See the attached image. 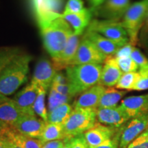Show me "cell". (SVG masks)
Masks as SVG:
<instances>
[{
    "label": "cell",
    "mask_w": 148,
    "mask_h": 148,
    "mask_svg": "<svg viewBox=\"0 0 148 148\" xmlns=\"http://www.w3.org/2000/svg\"><path fill=\"white\" fill-rule=\"evenodd\" d=\"M38 27L46 50L52 60L59 58L73 34L71 26L61 14L51 21L39 24Z\"/></svg>",
    "instance_id": "cell-1"
},
{
    "label": "cell",
    "mask_w": 148,
    "mask_h": 148,
    "mask_svg": "<svg viewBox=\"0 0 148 148\" xmlns=\"http://www.w3.org/2000/svg\"><path fill=\"white\" fill-rule=\"evenodd\" d=\"M32 56L21 53L12 59L0 73V94L12 95L27 81Z\"/></svg>",
    "instance_id": "cell-2"
},
{
    "label": "cell",
    "mask_w": 148,
    "mask_h": 148,
    "mask_svg": "<svg viewBox=\"0 0 148 148\" xmlns=\"http://www.w3.org/2000/svg\"><path fill=\"white\" fill-rule=\"evenodd\" d=\"M102 65L84 64L66 68V76L73 97L99 84Z\"/></svg>",
    "instance_id": "cell-3"
},
{
    "label": "cell",
    "mask_w": 148,
    "mask_h": 148,
    "mask_svg": "<svg viewBox=\"0 0 148 148\" xmlns=\"http://www.w3.org/2000/svg\"><path fill=\"white\" fill-rule=\"evenodd\" d=\"M148 12V0H140L131 4L123 17L121 23L132 45L139 42V34Z\"/></svg>",
    "instance_id": "cell-4"
},
{
    "label": "cell",
    "mask_w": 148,
    "mask_h": 148,
    "mask_svg": "<svg viewBox=\"0 0 148 148\" xmlns=\"http://www.w3.org/2000/svg\"><path fill=\"white\" fill-rule=\"evenodd\" d=\"M96 121V109H73L63 125L65 138L84 134L95 125Z\"/></svg>",
    "instance_id": "cell-5"
},
{
    "label": "cell",
    "mask_w": 148,
    "mask_h": 148,
    "mask_svg": "<svg viewBox=\"0 0 148 148\" xmlns=\"http://www.w3.org/2000/svg\"><path fill=\"white\" fill-rule=\"evenodd\" d=\"M86 30L99 33L121 45L129 42V38L121 21L114 20H91Z\"/></svg>",
    "instance_id": "cell-6"
},
{
    "label": "cell",
    "mask_w": 148,
    "mask_h": 148,
    "mask_svg": "<svg viewBox=\"0 0 148 148\" xmlns=\"http://www.w3.org/2000/svg\"><path fill=\"white\" fill-rule=\"evenodd\" d=\"M148 129V112L130 119L120 127L119 148H127L133 140Z\"/></svg>",
    "instance_id": "cell-7"
},
{
    "label": "cell",
    "mask_w": 148,
    "mask_h": 148,
    "mask_svg": "<svg viewBox=\"0 0 148 148\" xmlns=\"http://www.w3.org/2000/svg\"><path fill=\"white\" fill-rule=\"evenodd\" d=\"M107 56L103 53L87 37L82 36L78 49L71 66L84 64H99L104 62Z\"/></svg>",
    "instance_id": "cell-8"
},
{
    "label": "cell",
    "mask_w": 148,
    "mask_h": 148,
    "mask_svg": "<svg viewBox=\"0 0 148 148\" xmlns=\"http://www.w3.org/2000/svg\"><path fill=\"white\" fill-rule=\"evenodd\" d=\"M38 25L60 16L64 0H31Z\"/></svg>",
    "instance_id": "cell-9"
},
{
    "label": "cell",
    "mask_w": 148,
    "mask_h": 148,
    "mask_svg": "<svg viewBox=\"0 0 148 148\" xmlns=\"http://www.w3.org/2000/svg\"><path fill=\"white\" fill-rule=\"evenodd\" d=\"M96 116L99 123L115 128L123 126L130 119L120 105L112 108H97Z\"/></svg>",
    "instance_id": "cell-10"
},
{
    "label": "cell",
    "mask_w": 148,
    "mask_h": 148,
    "mask_svg": "<svg viewBox=\"0 0 148 148\" xmlns=\"http://www.w3.org/2000/svg\"><path fill=\"white\" fill-rule=\"evenodd\" d=\"M46 122L36 115H24L11 126L16 132L29 137L38 138L43 132Z\"/></svg>",
    "instance_id": "cell-11"
},
{
    "label": "cell",
    "mask_w": 148,
    "mask_h": 148,
    "mask_svg": "<svg viewBox=\"0 0 148 148\" xmlns=\"http://www.w3.org/2000/svg\"><path fill=\"white\" fill-rule=\"evenodd\" d=\"M130 0H105L101 5L94 9L98 16L106 20L119 21L130 6Z\"/></svg>",
    "instance_id": "cell-12"
},
{
    "label": "cell",
    "mask_w": 148,
    "mask_h": 148,
    "mask_svg": "<svg viewBox=\"0 0 148 148\" xmlns=\"http://www.w3.org/2000/svg\"><path fill=\"white\" fill-rule=\"evenodd\" d=\"M38 94V86L31 82L21 90L16 92L12 98L18 108L27 115H35L34 104Z\"/></svg>",
    "instance_id": "cell-13"
},
{
    "label": "cell",
    "mask_w": 148,
    "mask_h": 148,
    "mask_svg": "<svg viewBox=\"0 0 148 148\" xmlns=\"http://www.w3.org/2000/svg\"><path fill=\"white\" fill-rule=\"evenodd\" d=\"M57 72L50 61L42 58L37 62L31 82L47 90L51 87Z\"/></svg>",
    "instance_id": "cell-14"
},
{
    "label": "cell",
    "mask_w": 148,
    "mask_h": 148,
    "mask_svg": "<svg viewBox=\"0 0 148 148\" xmlns=\"http://www.w3.org/2000/svg\"><path fill=\"white\" fill-rule=\"evenodd\" d=\"M119 128L103 125L98 122L83 134L88 147H95L112 138L117 132Z\"/></svg>",
    "instance_id": "cell-15"
},
{
    "label": "cell",
    "mask_w": 148,
    "mask_h": 148,
    "mask_svg": "<svg viewBox=\"0 0 148 148\" xmlns=\"http://www.w3.org/2000/svg\"><path fill=\"white\" fill-rule=\"evenodd\" d=\"M123 74L115 57L113 56H107L103 62L99 84L105 87H113L116 86Z\"/></svg>",
    "instance_id": "cell-16"
},
{
    "label": "cell",
    "mask_w": 148,
    "mask_h": 148,
    "mask_svg": "<svg viewBox=\"0 0 148 148\" xmlns=\"http://www.w3.org/2000/svg\"><path fill=\"white\" fill-rule=\"evenodd\" d=\"M105 90V86L98 84L83 92L78 99L74 102L73 109H97Z\"/></svg>",
    "instance_id": "cell-17"
},
{
    "label": "cell",
    "mask_w": 148,
    "mask_h": 148,
    "mask_svg": "<svg viewBox=\"0 0 148 148\" xmlns=\"http://www.w3.org/2000/svg\"><path fill=\"white\" fill-rule=\"evenodd\" d=\"M27 115L16 106L14 100L0 94V120L12 126L20 118Z\"/></svg>",
    "instance_id": "cell-18"
},
{
    "label": "cell",
    "mask_w": 148,
    "mask_h": 148,
    "mask_svg": "<svg viewBox=\"0 0 148 148\" xmlns=\"http://www.w3.org/2000/svg\"><path fill=\"white\" fill-rule=\"evenodd\" d=\"M120 106L130 119L148 112V93L130 96L121 101Z\"/></svg>",
    "instance_id": "cell-19"
},
{
    "label": "cell",
    "mask_w": 148,
    "mask_h": 148,
    "mask_svg": "<svg viewBox=\"0 0 148 148\" xmlns=\"http://www.w3.org/2000/svg\"><path fill=\"white\" fill-rule=\"evenodd\" d=\"M79 42V36H77L73 33L69 38L60 56L52 60L53 65L57 71L64 69H66L68 66H71L72 61L76 54Z\"/></svg>",
    "instance_id": "cell-20"
},
{
    "label": "cell",
    "mask_w": 148,
    "mask_h": 148,
    "mask_svg": "<svg viewBox=\"0 0 148 148\" xmlns=\"http://www.w3.org/2000/svg\"><path fill=\"white\" fill-rule=\"evenodd\" d=\"M92 10L84 8L80 12L75 13H62V16L69 23L73 33L80 36L91 21Z\"/></svg>",
    "instance_id": "cell-21"
},
{
    "label": "cell",
    "mask_w": 148,
    "mask_h": 148,
    "mask_svg": "<svg viewBox=\"0 0 148 148\" xmlns=\"http://www.w3.org/2000/svg\"><path fill=\"white\" fill-rule=\"evenodd\" d=\"M84 36L93 42L96 47L107 56L115 55L120 48L123 46L93 31L86 30Z\"/></svg>",
    "instance_id": "cell-22"
},
{
    "label": "cell",
    "mask_w": 148,
    "mask_h": 148,
    "mask_svg": "<svg viewBox=\"0 0 148 148\" xmlns=\"http://www.w3.org/2000/svg\"><path fill=\"white\" fill-rule=\"evenodd\" d=\"M5 137H6L8 140L17 143L23 148H42L43 146V143L39 139L19 134L11 126L5 134Z\"/></svg>",
    "instance_id": "cell-23"
},
{
    "label": "cell",
    "mask_w": 148,
    "mask_h": 148,
    "mask_svg": "<svg viewBox=\"0 0 148 148\" xmlns=\"http://www.w3.org/2000/svg\"><path fill=\"white\" fill-rule=\"evenodd\" d=\"M127 92V90H119L113 87L106 88L101 96L98 108H112L116 106Z\"/></svg>",
    "instance_id": "cell-24"
},
{
    "label": "cell",
    "mask_w": 148,
    "mask_h": 148,
    "mask_svg": "<svg viewBox=\"0 0 148 148\" xmlns=\"http://www.w3.org/2000/svg\"><path fill=\"white\" fill-rule=\"evenodd\" d=\"M38 139H39L42 143L52 140H64L65 136L63 131V125L46 123L43 132Z\"/></svg>",
    "instance_id": "cell-25"
},
{
    "label": "cell",
    "mask_w": 148,
    "mask_h": 148,
    "mask_svg": "<svg viewBox=\"0 0 148 148\" xmlns=\"http://www.w3.org/2000/svg\"><path fill=\"white\" fill-rule=\"evenodd\" d=\"M73 110V106L69 103L60 105L48 113L47 123L64 125Z\"/></svg>",
    "instance_id": "cell-26"
},
{
    "label": "cell",
    "mask_w": 148,
    "mask_h": 148,
    "mask_svg": "<svg viewBox=\"0 0 148 148\" xmlns=\"http://www.w3.org/2000/svg\"><path fill=\"white\" fill-rule=\"evenodd\" d=\"M47 90L41 86H38V94L35 101L34 107V112L35 114L40 116V119L47 122L48 111L45 106V96Z\"/></svg>",
    "instance_id": "cell-27"
},
{
    "label": "cell",
    "mask_w": 148,
    "mask_h": 148,
    "mask_svg": "<svg viewBox=\"0 0 148 148\" xmlns=\"http://www.w3.org/2000/svg\"><path fill=\"white\" fill-rule=\"evenodd\" d=\"M72 98L71 96L62 95L51 86L48 98V113L60 105L69 103Z\"/></svg>",
    "instance_id": "cell-28"
},
{
    "label": "cell",
    "mask_w": 148,
    "mask_h": 148,
    "mask_svg": "<svg viewBox=\"0 0 148 148\" xmlns=\"http://www.w3.org/2000/svg\"><path fill=\"white\" fill-rule=\"evenodd\" d=\"M140 78L138 72H130L123 73L115 86L116 88L123 90H132L134 85Z\"/></svg>",
    "instance_id": "cell-29"
},
{
    "label": "cell",
    "mask_w": 148,
    "mask_h": 148,
    "mask_svg": "<svg viewBox=\"0 0 148 148\" xmlns=\"http://www.w3.org/2000/svg\"><path fill=\"white\" fill-rule=\"evenodd\" d=\"M21 53V49L17 47H0V73L14 57Z\"/></svg>",
    "instance_id": "cell-30"
},
{
    "label": "cell",
    "mask_w": 148,
    "mask_h": 148,
    "mask_svg": "<svg viewBox=\"0 0 148 148\" xmlns=\"http://www.w3.org/2000/svg\"><path fill=\"white\" fill-rule=\"evenodd\" d=\"M116 58V57H115ZM116 62L123 73L137 72L139 67L130 56L116 58Z\"/></svg>",
    "instance_id": "cell-31"
},
{
    "label": "cell",
    "mask_w": 148,
    "mask_h": 148,
    "mask_svg": "<svg viewBox=\"0 0 148 148\" xmlns=\"http://www.w3.org/2000/svg\"><path fill=\"white\" fill-rule=\"evenodd\" d=\"M83 0H68L62 13H75L84 9Z\"/></svg>",
    "instance_id": "cell-32"
},
{
    "label": "cell",
    "mask_w": 148,
    "mask_h": 148,
    "mask_svg": "<svg viewBox=\"0 0 148 148\" xmlns=\"http://www.w3.org/2000/svg\"><path fill=\"white\" fill-rule=\"evenodd\" d=\"M127 148H148V129L133 140Z\"/></svg>",
    "instance_id": "cell-33"
},
{
    "label": "cell",
    "mask_w": 148,
    "mask_h": 148,
    "mask_svg": "<svg viewBox=\"0 0 148 148\" xmlns=\"http://www.w3.org/2000/svg\"><path fill=\"white\" fill-rule=\"evenodd\" d=\"M130 57L136 62V64H137L139 68L147 65L148 64V58L140 51L139 49L136 47L134 48Z\"/></svg>",
    "instance_id": "cell-34"
},
{
    "label": "cell",
    "mask_w": 148,
    "mask_h": 148,
    "mask_svg": "<svg viewBox=\"0 0 148 148\" xmlns=\"http://www.w3.org/2000/svg\"><path fill=\"white\" fill-rule=\"evenodd\" d=\"M69 143L70 148H89L83 134L69 138Z\"/></svg>",
    "instance_id": "cell-35"
},
{
    "label": "cell",
    "mask_w": 148,
    "mask_h": 148,
    "mask_svg": "<svg viewBox=\"0 0 148 148\" xmlns=\"http://www.w3.org/2000/svg\"><path fill=\"white\" fill-rule=\"evenodd\" d=\"M138 39H139L140 45L147 49L148 47V12L143 27L140 31Z\"/></svg>",
    "instance_id": "cell-36"
},
{
    "label": "cell",
    "mask_w": 148,
    "mask_h": 148,
    "mask_svg": "<svg viewBox=\"0 0 148 148\" xmlns=\"http://www.w3.org/2000/svg\"><path fill=\"white\" fill-rule=\"evenodd\" d=\"M119 139H120V127L118 130L116 134L110 139L104 142V143L101 144L100 145H98L95 147H89V148H119Z\"/></svg>",
    "instance_id": "cell-37"
},
{
    "label": "cell",
    "mask_w": 148,
    "mask_h": 148,
    "mask_svg": "<svg viewBox=\"0 0 148 148\" xmlns=\"http://www.w3.org/2000/svg\"><path fill=\"white\" fill-rule=\"evenodd\" d=\"M135 46L132 45L130 42L125 44V45L122 46L117 52L115 53L114 57L116 58H121V57H129L132 54L133 50L134 49Z\"/></svg>",
    "instance_id": "cell-38"
},
{
    "label": "cell",
    "mask_w": 148,
    "mask_h": 148,
    "mask_svg": "<svg viewBox=\"0 0 148 148\" xmlns=\"http://www.w3.org/2000/svg\"><path fill=\"white\" fill-rule=\"evenodd\" d=\"M148 89V77L147 76H140L137 82L134 85L132 90H145Z\"/></svg>",
    "instance_id": "cell-39"
},
{
    "label": "cell",
    "mask_w": 148,
    "mask_h": 148,
    "mask_svg": "<svg viewBox=\"0 0 148 148\" xmlns=\"http://www.w3.org/2000/svg\"><path fill=\"white\" fill-rule=\"evenodd\" d=\"M64 145V140H52L43 143L42 148H62Z\"/></svg>",
    "instance_id": "cell-40"
},
{
    "label": "cell",
    "mask_w": 148,
    "mask_h": 148,
    "mask_svg": "<svg viewBox=\"0 0 148 148\" xmlns=\"http://www.w3.org/2000/svg\"><path fill=\"white\" fill-rule=\"evenodd\" d=\"M88 1L89 5L91 6L92 10H94L102 5L105 0H88Z\"/></svg>",
    "instance_id": "cell-41"
},
{
    "label": "cell",
    "mask_w": 148,
    "mask_h": 148,
    "mask_svg": "<svg viewBox=\"0 0 148 148\" xmlns=\"http://www.w3.org/2000/svg\"><path fill=\"white\" fill-rule=\"evenodd\" d=\"M9 128H10V125L0 120V136H5V134H6Z\"/></svg>",
    "instance_id": "cell-42"
},
{
    "label": "cell",
    "mask_w": 148,
    "mask_h": 148,
    "mask_svg": "<svg viewBox=\"0 0 148 148\" xmlns=\"http://www.w3.org/2000/svg\"><path fill=\"white\" fill-rule=\"evenodd\" d=\"M138 73L140 76H147L148 77V64L142 67H140L138 69Z\"/></svg>",
    "instance_id": "cell-43"
},
{
    "label": "cell",
    "mask_w": 148,
    "mask_h": 148,
    "mask_svg": "<svg viewBox=\"0 0 148 148\" xmlns=\"http://www.w3.org/2000/svg\"><path fill=\"white\" fill-rule=\"evenodd\" d=\"M7 146H8V148H23L21 146L18 145L17 143H14V142L12 141V140H8Z\"/></svg>",
    "instance_id": "cell-44"
},
{
    "label": "cell",
    "mask_w": 148,
    "mask_h": 148,
    "mask_svg": "<svg viewBox=\"0 0 148 148\" xmlns=\"http://www.w3.org/2000/svg\"><path fill=\"white\" fill-rule=\"evenodd\" d=\"M8 142V139L5 136H0V145H5Z\"/></svg>",
    "instance_id": "cell-45"
},
{
    "label": "cell",
    "mask_w": 148,
    "mask_h": 148,
    "mask_svg": "<svg viewBox=\"0 0 148 148\" xmlns=\"http://www.w3.org/2000/svg\"><path fill=\"white\" fill-rule=\"evenodd\" d=\"M69 139V138H65V139L64 140V145L62 148H70Z\"/></svg>",
    "instance_id": "cell-46"
},
{
    "label": "cell",
    "mask_w": 148,
    "mask_h": 148,
    "mask_svg": "<svg viewBox=\"0 0 148 148\" xmlns=\"http://www.w3.org/2000/svg\"><path fill=\"white\" fill-rule=\"evenodd\" d=\"M8 143V142H7ZM0 148H8V146H7V143L5 144V145H0Z\"/></svg>",
    "instance_id": "cell-47"
},
{
    "label": "cell",
    "mask_w": 148,
    "mask_h": 148,
    "mask_svg": "<svg viewBox=\"0 0 148 148\" xmlns=\"http://www.w3.org/2000/svg\"><path fill=\"white\" fill-rule=\"evenodd\" d=\"M147 54H148V48H147Z\"/></svg>",
    "instance_id": "cell-48"
},
{
    "label": "cell",
    "mask_w": 148,
    "mask_h": 148,
    "mask_svg": "<svg viewBox=\"0 0 148 148\" xmlns=\"http://www.w3.org/2000/svg\"><path fill=\"white\" fill-rule=\"evenodd\" d=\"M147 48H148V47H147Z\"/></svg>",
    "instance_id": "cell-49"
}]
</instances>
